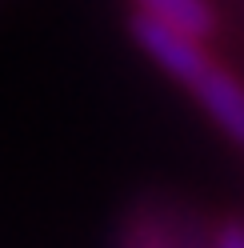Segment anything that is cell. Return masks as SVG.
<instances>
[{"instance_id":"obj_1","label":"cell","mask_w":244,"mask_h":248,"mask_svg":"<svg viewBox=\"0 0 244 248\" xmlns=\"http://www.w3.org/2000/svg\"><path fill=\"white\" fill-rule=\"evenodd\" d=\"M128 28H132L136 44H140L172 80H180L196 96V104L216 120V128L236 148H244V80H236V76L204 48L200 36H188V32H180L172 24L140 16V12L132 16Z\"/></svg>"},{"instance_id":"obj_3","label":"cell","mask_w":244,"mask_h":248,"mask_svg":"<svg viewBox=\"0 0 244 248\" xmlns=\"http://www.w3.org/2000/svg\"><path fill=\"white\" fill-rule=\"evenodd\" d=\"M216 248H244V224H228V228L220 232Z\"/></svg>"},{"instance_id":"obj_2","label":"cell","mask_w":244,"mask_h":248,"mask_svg":"<svg viewBox=\"0 0 244 248\" xmlns=\"http://www.w3.org/2000/svg\"><path fill=\"white\" fill-rule=\"evenodd\" d=\"M140 16H152L160 24H172L188 36L208 40L212 28H216V12H212L208 0H136Z\"/></svg>"}]
</instances>
